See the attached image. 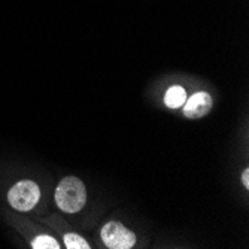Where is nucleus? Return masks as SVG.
Returning <instances> with one entry per match:
<instances>
[{"instance_id":"obj_4","label":"nucleus","mask_w":249,"mask_h":249,"mask_svg":"<svg viewBox=\"0 0 249 249\" xmlns=\"http://www.w3.org/2000/svg\"><path fill=\"white\" fill-rule=\"evenodd\" d=\"M211 109H212V97L205 91H198L193 94L188 100H185L184 115L190 120H197L208 115Z\"/></svg>"},{"instance_id":"obj_7","label":"nucleus","mask_w":249,"mask_h":249,"mask_svg":"<svg viewBox=\"0 0 249 249\" xmlns=\"http://www.w3.org/2000/svg\"><path fill=\"white\" fill-rule=\"evenodd\" d=\"M32 248L33 249H58L60 245L58 242L51 237V236H47V234H42L39 237H36L32 243Z\"/></svg>"},{"instance_id":"obj_1","label":"nucleus","mask_w":249,"mask_h":249,"mask_svg":"<svg viewBox=\"0 0 249 249\" xmlns=\"http://www.w3.org/2000/svg\"><path fill=\"white\" fill-rule=\"evenodd\" d=\"M87 201V191L82 180L75 176H67L61 179L55 190V203L57 206L67 213L79 212Z\"/></svg>"},{"instance_id":"obj_2","label":"nucleus","mask_w":249,"mask_h":249,"mask_svg":"<svg viewBox=\"0 0 249 249\" xmlns=\"http://www.w3.org/2000/svg\"><path fill=\"white\" fill-rule=\"evenodd\" d=\"M39 198L40 190L32 180H21V182L15 184L8 193L9 205L19 212L32 211L37 205Z\"/></svg>"},{"instance_id":"obj_5","label":"nucleus","mask_w":249,"mask_h":249,"mask_svg":"<svg viewBox=\"0 0 249 249\" xmlns=\"http://www.w3.org/2000/svg\"><path fill=\"white\" fill-rule=\"evenodd\" d=\"M185 100H187V91L180 85L170 87L164 96V103L170 109H178L180 106H184Z\"/></svg>"},{"instance_id":"obj_3","label":"nucleus","mask_w":249,"mask_h":249,"mask_svg":"<svg viewBox=\"0 0 249 249\" xmlns=\"http://www.w3.org/2000/svg\"><path fill=\"white\" fill-rule=\"evenodd\" d=\"M102 240L110 249H130L136 245V236L121 222L110 221L102 229Z\"/></svg>"},{"instance_id":"obj_8","label":"nucleus","mask_w":249,"mask_h":249,"mask_svg":"<svg viewBox=\"0 0 249 249\" xmlns=\"http://www.w3.org/2000/svg\"><path fill=\"white\" fill-rule=\"evenodd\" d=\"M242 182L246 188H249V169H245V172L242 173Z\"/></svg>"},{"instance_id":"obj_6","label":"nucleus","mask_w":249,"mask_h":249,"mask_svg":"<svg viewBox=\"0 0 249 249\" xmlns=\"http://www.w3.org/2000/svg\"><path fill=\"white\" fill-rule=\"evenodd\" d=\"M64 245H66V248H69V249H89V248H91L85 239H82L76 233H67L64 236Z\"/></svg>"}]
</instances>
